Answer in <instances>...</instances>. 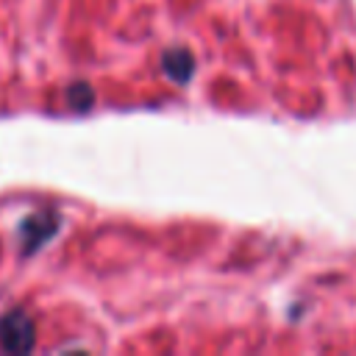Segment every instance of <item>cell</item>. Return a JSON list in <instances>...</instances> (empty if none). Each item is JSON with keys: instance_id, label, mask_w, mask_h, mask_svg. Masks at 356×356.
Here are the masks:
<instances>
[{"instance_id": "cell-1", "label": "cell", "mask_w": 356, "mask_h": 356, "mask_svg": "<svg viewBox=\"0 0 356 356\" xmlns=\"http://www.w3.org/2000/svg\"><path fill=\"white\" fill-rule=\"evenodd\" d=\"M36 342V328L33 320L25 317L22 312H8L0 320V345L8 353H28Z\"/></svg>"}, {"instance_id": "cell-2", "label": "cell", "mask_w": 356, "mask_h": 356, "mask_svg": "<svg viewBox=\"0 0 356 356\" xmlns=\"http://www.w3.org/2000/svg\"><path fill=\"white\" fill-rule=\"evenodd\" d=\"M58 228V217L53 211H39V214H31L22 220L19 225V236H22V248L25 253H33L36 248L44 245V239H50Z\"/></svg>"}, {"instance_id": "cell-4", "label": "cell", "mask_w": 356, "mask_h": 356, "mask_svg": "<svg viewBox=\"0 0 356 356\" xmlns=\"http://www.w3.org/2000/svg\"><path fill=\"white\" fill-rule=\"evenodd\" d=\"M67 97H70V106H72L75 111H86V108L95 103V92H92L89 83H72V86L67 89Z\"/></svg>"}, {"instance_id": "cell-3", "label": "cell", "mask_w": 356, "mask_h": 356, "mask_svg": "<svg viewBox=\"0 0 356 356\" xmlns=\"http://www.w3.org/2000/svg\"><path fill=\"white\" fill-rule=\"evenodd\" d=\"M161 70H164L167 78H172L175 83H186V81L192 78V72H195V56H192L189 50H184V47L167 50V53L161 56Z\"/></svg>"}]
</instances>
